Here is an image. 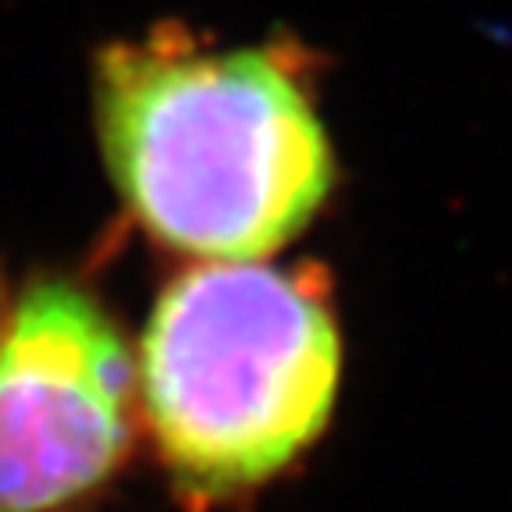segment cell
<instances>
[{"instance_id":"6da1fadb","label":"cell","mask_w":512,"mask_h":512,"mask_svg":"<svg viewBox=\"0 0 512 512\" xmlns=\"http://www.w3.org/2000/svg\"><path fill=\"white\" fill-rule=\"evenodd\" d=\"M93 118L132 217L196 260H267L338 182L313 54L292 36L214 43L160 22L111 40L93 61Z\"/></svg>"},{"instance_id":"7a4b0ae2","label":"cell","mask_w":512,"mask_h":512,"mask_svg":"<svg viewBox=\"0 0 512 512\" xmlns=\"http://www.w3.org/2000/svg\"><path fill=\"white\" fill-rule=\"evenodd\" d=\"M139 413L196 505L253 491L331 424L342 384L331 274L313 260H203L164 285L139 345Z\"/></svg>"},{"instance_id":"3957f363","label":"cell","mask_w":512,"mask_h":512,"mask_svg":"<svg viewBox=\"0 0 512 512\" xmlns=\"http://www.w3.org/2000/svg\"><path fill=\"white\" fill-rule=\"evenodd\" d=\"M136 363L86 288L47 278L0 335V512H68L128 456Z\"/></svg>"}]
</instances>
